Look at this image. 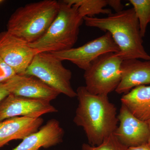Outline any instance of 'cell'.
<instances>
[{"instance_id":"obj_11","label":"cell","mask_w":150,"mask_h":150,"mask_svg":"<svg viewBox=\"0 0 150 150\" xmlns=\"http://www.w3.org/2000/svg\"><path fill=\"white\" fill-rule=\"evenodd\" d=\"M6 81L10 93L17 96L51 102L60 94L33 76L16 74Z\"/></svg>"},{"instance_id":"obj_1","label":"cell","mask_w":150,"mask_h":150,"mask_svg":"<svg viewBox=\"0 0 150 150\" xmlns=\"http://www.w3.org/2000/svg\"><path fill=\"white\" fill-rule=\"evenodd\" d=\"M76 92L79 104L74 123L83 129L89 144L98 146L117 129L116 108L108 96L90 93L85 86L79 87Z\"/></svg>"},{"instance_id":"obj_13","label":"cell","mask_w":150,"mask_h":150,"mask_svg":"<svg viewBox=\"0 0 150 150\" xmlns=\"http://www.w3.org/2000/svg\"><path fill=\"white\" fill-rule=\"evenodd\" d=\"M121 69V81L115 90L117 93H127L138 86L150 84V61L124 60Z\"/></svg>"},{"instance_id":"obj_12","label":"cell","mask_w":150,"mask_h":150,"mask_svg":"<svg viewBox=\"0 0 150 150\" xmlns=\"http://www.w3.org/2000/svg\"><path fill=\"white\" fill-rule=\"evenodd\" d=\"M64 131L58 120L51 119L38 131L25 137L12 150H39L54 146L63 142Z\"/></svg>"},{"instance_id":"obj_10","label":"cell","mask_w":150,"mask_h":150,"mask_svg":"<svg viewBox=\"0 0 150 150\" xmlns=\"http://www.w3.org/2000/svg\"><path fill=\"white\" fill-rule=\"evenodd\" d=\"M119 126L114 134L127 147L147 143L150 130L146 122L138 119L124 105H121L118 116Z\"/></svg>"},{"instance_id":"obj_17","label":"cell","mask_w":150,"mask_h":150,"mask_svg":"<svg viewBox=\"0 0 150 150\" xmlns=\"http://www.w3.org/2000/svg\"><path fill=\"white\" fill-rule=\"evenodd\" d=\"M138 19L142 37H144L150 23V0H129Z\"/></svg>"},{"instance_id":"obj_14","label":"cell","mask_w":150,"mask_h":150,"mask_svg":"<svg viewBox=\"0 0 150 150\" xmlns=\"http://www.w3.org/2000/svg\"><path fill=\"white\" fill-rule=\"evenodd\" d=\"M44 120L41 117H16L0 122V149L14 140H23L39 130Z\"/></svg>"},{"instance_id":"obj_16","label":"cell","mask_w":150,"mask_h":150,"mask_svg":"<svg viewBox=\"0 0 150 150\" xmlns=\"http://www.w3.org/2000/svg\"><path fill=\"white\" fill-rule=\"evenodd\" d=\"M70 5L76 8L80 15L85 17H94L97 15L112 13L110 9L105 8L108 6V0H64Z\"/></svg>"},{"instance_id":"obj_5","label":"cell","mask_w":150,"mask_h":150,"mask_svg":"<svg viewBox=\"0 0 150 150\" xmlns=\"http://www.w3.org/2000/svg\"><path fill=\"white\" fill-rule=\"evenodd\" d=\"M123 60L115 53L102 54L84 71L86 88L90 93L108 95L115 90L121 79Z\"/></svg>"},{"instance_id":"obj_4","label":"cell","mask_w":150,"mask_h":150,"mask_svg":"<svg viewBox=\"0 0 150 150\" xmlns=\"http://www.w3.org/2000/svg\"><path fill=\"white\" fill-rule=\"evenodd\" d=\"M59 4L58 13L47 32L39 40L29 43L39 53L68 50L77 41L83 18L76 7L64 1H59Z\"/></svg>"},{"instance_id":"obj_6","label":"cell","mask_w":150,"mask_h":150,"mask_svg":"<svg viewBox=\"0 0 150 150\" xmlns=\"http://www.w3.org/2000/svg\"><path fill=\"white\" fill-rule=\"evenodd\" d=\"M62 62L50 52H39L24 75L35 77L60 94L74 98L77 94L71 84V71L64 67Z\"/></svg>"},{"instance_id":"obj_24","label":"cell","mask_w":150,"mask_h":150,"mask_svg":"<svg viewBox=\"0 0 150 150\" xmlns=\"http://www.w3.org/2000/svg\"><path fill=\"white\" fill-rule=\"evenodd\" d=\"M148 143L149 144V145L150 146V135L149 136V139H148Z\"/></svg>"},{"instance_id":"obj_25","label":"cell","mask_w":150,"mask_h":150,"mask_svg":"<svg viewBox=\"0 0 150 150\" xmlns=\"http://www.w3.org/2000/svg\"><path fill=\"white\" fill-rule=\"evenodd\" d=\"M3 1H2V0H0V4H1V3H2Z\"/></svg>"},{"instance_id":"obj_3","label":"cell","mask_w":150,"mask_h":150,"mask_svg":"<svg viewBox=\"0 0 150 150\" xmlns=\"http://www.w3.org/2000/svg\"><path fill=\"white\" fill-rule=\"evenodd\" d=\"M59 6V1L56 0H43L20 7L9 18L7 31L28 43H33L47 32Z\"/></svg>"},{"instance_id":"obj_19","label":"cell","mask_w":150,"mask_h":150,"mask_svg":"<svg viewBox=\"0 0 150 150\" xmlns=\"http://www.w3.org/2000/svg\"><path fill=\"white\" fill-rule=\"evenodd\" d=\"M16 74L15 72L6 64L0 56V82L8 80Z\"/></svg>"},{"instance_id":"obj_7","label":"cell","mask_w":150,"mask_h":150,"mask_svg":"<svg viewBox=\"0 0 150 150\" xmlns=\"http://www.w3.org/2000/svg\"><path fill=\"white\" fill-rule=\"evenodd\" d=\"M119 52V49L108 32L77 48L50 52L61 61H69L85 71L92 62L102 54Z\"/></svg>"},{"instance_id":"obj_20","label":"cell","mask_w":150,"mask_h":150,"mask_svg":"<svg viewBox=\"0 0 150 150\" xmlns=\"http://www.w3.org/2000/svg\"><path fill=\"white\" fill-rule=\"evenodd\" d=\"M6 81L0 82V103L11 94Z\"/></svg>"},{"instance_id":"obj_15","label":"cell","mask_w":150,"mask_h":150,"mask_svg":"<svg viewBox=\"0 0 150 150\" xmlns=\"http://www.w3.org/2000/svg\"><path fill=\"white\" fill-rule=\"evenodd\" d=\"M121 100L138 119L144 122L150 120V86L136 87L125 94Z\"/></svg>"},{"instance_id":"obj_18","label":"cell","mask_w":150,"mask_h":150,"mask_svg":"<svg viewBox=\"0 0 150 150\" xmlns=\"http://www.w3.org/2000/svg\"><path fill=\"white\" fill-rule=\"evenodd\" d=\"M128 148L123 144L113 134L105 138L98 146H93L84 143L81 150H128Z\"/></svg>"},{"instance_id":"obj_23","label":"cell","mask_w":150,"mask_h":150,"mask_svg":"<svg viewBox=\"0 0 150 150\" xmlns=\"http://www.w3.org/2000/svg\"><path fill=\"white\" fill-rule=\"evenodd\" d=\"M146 123H147L148 126H149V128L150 130V120L149 121H147Z\"/></svg>"},{"instance_id":"obj_21","label":"cell","mask_w":150,"mask_h":150,"mask_svg":"<svg viewBox=\"0 0 150 150\" xmlns=\"http://www.w3.org/2000/svg\"><path fill=\"white\" fill-rule=\"evenodd\" d=\"M108 6L114 9L115 12H118L123 10L124 6L119 0H108Z\"/></svg>"},{"instance_id":"obj_22","label":"cell","mask_w":150,"mask_h":150,"mask_svg":"<svg viewBox=\"0 0 150 150\" xmlns=\"http://www.w3.org/2000/svg\"><path fill=\"white\" fill-rule=\"evenodd\" d=\"M128 150H150V146L147 142L137 146L130 147Z\"/></svg>"},{"instance_id":"obj_2","label":"cell","mask_w":150,"mask_h":150,"mask_svg":"<svg viewBox=\"0 0 150 150\" xmlns=\"http://www.w3.org/2000/svg\"><path fill=\"white\" fill-rule=\"evenodd\" d=\"M87 26L108 32L118 46L116 54L123 60L143 59L150 61V55L143 46L139 24L133 8L111 13L103 18H83Z\"/></svg>"},{"instance_id":"obj_9","label":"cell","mask_w":150,"mask_h":150,"mask_svg":"<svg viewBox=\"0 0 150 150\" xmlns=\"http://www.w3.org/2000/svg\"><path fill=\"white\" fill-rule=\"evenodd\" d=\"M58 112L50 101L9 95L0 103V122L16 117L40 118Z\"/></svg>"},{"instance_id":"obj_8","label":"cell","mask_w":150,"mask_h":150,"mask_svg":"<svg viewBox=\"0 0 150 150\" xmlns=\"http://www.w3.org/2000/svg\"><path fill=\"white\" fill-rule=\"evenodd\" d=\"M38 53L29 43L7 30L0 32V56L16 74L24 75Z\"/></svg>"}]
</instances>
